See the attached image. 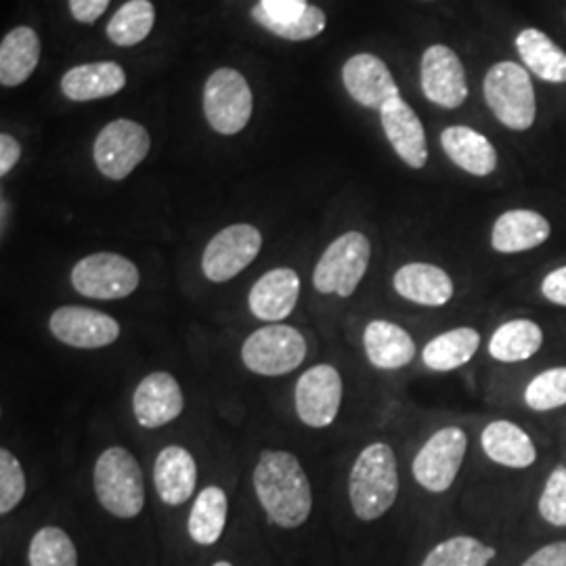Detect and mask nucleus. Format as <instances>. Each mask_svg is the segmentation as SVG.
Returning a JSON list of instances; mask_svg holds the SVG:
<instances>
[{
    "label": "nucleus",
    "instance_id": "obj_1",
    "mask_svg": "<svg viewBox=\"0 0 566 566\" xmlns=\"http://www.w3.org/2000/svg\"><path fill=\"white\" fill-rule=\"evenodd\" d=\"M252 486L273 525L298 528L308 521L313 512V489L301 460L292 451H261L252 470Z\"/></svg>",
    "mask_w": 566,
    "mask_h": 566
},
{
    "label": "nucleus",
    "instance_id": "obj_2",
    "mask_svg": "<svg viewBox=\"0 0 566 566\" xmlns=\"http://www.w3.org/2000/svg\"><path fill=\"white\" fill-rule=\"evenodd\" d=\"M399 497V465L392 447L385 441L369 443L350 465L348 500L355 516L364 523L382 518Z\"/></svg>",
    "mask_w": 566,
    "mask_h": 566
},
{
    "label": "nucleus",
    "instance_id": "obj_3",
    "mask_svg": "<svg viewBox=\"0 0 566 566\" xmlns=\"http://www.w3.org/2000/svg\"><path fill=\"white\" fill-rule=\"evenodd\" d=\"M93 489L103 510L128 521L145 507V479L137 458L126 447L103 449L93 468Z\"/></svg>",
    "mask_w": 566,
    "mask_h": 566
},
{
    "label": "nucleus",
    "instance_id": "obj_4",
    "mask_svg": "<svg viewBox=\"0 0 566 566\" xmlns=\"http://www.w3.org/2000/svg\"><path fill=\"white\" fill-rule=\"evenodd\" d=\"M308 355L303 332L294 325L269 324L254 329L240 348L248 371L263 378H277L296 371Z\"/></svg>",
    "mask_w": 566,
    "mask_h": 566
},
{
    "label": "nucleus",
    "instance_id": "obj_5",
    "mask_svg": "<svg viewBox=\"0 0 566 566\" xmlns=\"http://www.w3.org/2000/svg\"><path fill=\"white\" fill-rule=\"evenodd\" d=\"M371 261V242L361 231H348L325 248L313 271V285L324 296L348 298L364 282Z\"/></svg>",
    "mask_w": 566,
    "mask_h": 566
},
{
    "label": "nucleus",
    "instance_id": "obj_6",
    "mask_svg": "<svg viewBox=\"0 0 566 566\" xmlns=\"http://www.w3.org/2000/svg\"><path fill=\"white\" fill-rule=\"evenodd\" d=\"M485 99L493 116L512 130L523 133L535 124V88L525 67L514 61L495 63L486 72Z\"/></svg>",
    "mask_w": 566,
    "mask_h": 566
},
{
    "label": "nucleus",
    "instance_id": "obj_7",
    "mask_svg": "<svg viewBox=\"0 0 566 566\" xmlns=\"http://www.w3.org/2000/svg\"><path fill=\"white\" fill-rule=\"evenodd\" d=\"M72 287L88 301H122L137 292L139 266L116 252H95L74 264Z\"/></svg>",
    "mask_w": 566,
    "mask_h": 566
},
{
    "label": "nucleus",
    "instance_id": "obj_8",
    "mask_svg": "<svg viewBox=\"0 0 566 566\" xmlns=\"http://www.w3.org/2000/svg\"><path fill=\"white\" fill-rule=\"evenodd\" d=\"M465 451H468V434L464 428L460 426L439 428L424 446L420 447L418 455L413 458L411 472L416 483L430 493H446L453 486L460 474Z\"/></svg>",
    "mask_w": 566,
    "mask_h": 566
},
{
    "label": "nucleus",
    "instance_id": "obj_9",
    "mask_svg": "<svg viewBox=\"0 0 566 566\" xmlns=\"http://www.w3.org/2000/svg\"><path fill=\"white\" fill-rule=\"evenodd\" d=\"M203 114L219 135H238L252 116V91L233 67L217 70L203 86Z\"/></svg>",
    "mask_w": 566,
    "mask_h": 566
},
{
    "label": "nucleus",
    "instance_id": "obj_10",
    "mask_svg": "<svg viewBox=\"0 0 566 566\" xmlns=\"http://www.w3.org/2000/svg\"><path fill=\"white\" fill-rule=\"evenodd\" d=\"M344 382L338 367L317 364L301 374L294 386L296 416L304 426L322 430L334 424L343 407Z\"/></svg>",
    "mask_w": 566,
    "mask_h": 566
},
{
    "label": "nucleus",
    "instance_id": "obj_11",
    "mask_svg": "<svg viewBox=\"0 0 566 566\" xmlns=\"http://www.w3.org/2000/svg\"><path fill=\"white\" fill-rule=\"evenodd\" d=\"M263 248V235L254 224L224 227L203 250L202 271L208 282L224 283L238 277L256 261Z\"/></svg>",
    "mask_w": 566,
    "mask_h": 566
},
{
    "label": "nucleus",
    "instance_id": "obj_12",
    "mask_svg": "<svg viewBox=\"0 0 566 566\" xmlns=\"http://www.w3.org/2000/svg\"><path fill=\"white\" fill-rule=\"evenodd\" d=\"M151 147L149 133L133 120L109 122L93 147V158L103 177L124 181L147 158Z\"/></svg>",
    "mask_w": 566,
    "mask_h": 566
},
{
    "label": "nucleus",
    "instance_id": "obj_13",
    "mask_svg": "<svg viewBox=\"0 0 566 566\" xmlns=\"http://www.w3.org/2000/svg\"><path fill=\"white\" fill-rule=\"evenodd\" d=\"M49 332L57 343L81 350H97L120 338L116 317L78 304H63L49 317Z\"/></svg>",
    "mask_w": 566,
    "mask_h": 566
},
{
    "label": "nucleus",
    "instance_id": "obj_14",
    "mask_svg": "<svg viewBox=\"0 0 566 566\" xmlns=\"http://www.w3.org/2000/svg\"><path fill=\"white\" fill-rule=\"evenodd\" d=\"M185 409L179 380L168 371H151L143 378L133 395V416L145 430H158L175 422Z\"/></svg>",
    "mask_w": 566,
    "mask_h": 566
},
{
    "label": "nucleus",
    "instance_id": "obj_15",
    "mask_svg": "<svg viewBox=\"0 0 566 566\" xmlns=\"http://www.w3.org/2000/svg\"><path fill=\"white\" fill-rule=\"evenodd\" d=\"M422 91L428 102L455 109L468 99V82L462 61L453 49L434 44L422 57Z\"/></svg>",
    "mask_w": 566,
    "mask_h": 566
},
{
    "label": "nucleus",
    "instance_id": "obj_16",
    "mask_svg": "<svg viewBox=\"0 0 566 566\" xmlns=\"http://www.w3.org/2000/svg\"><path fill=\"white\" fill-rule=\"evenodd\" d=\"M301 298V277L290 266H277L261 275L248 292V308L259 322L280 324Z\"/></svg>",
    "mask_w": 566,
    "mask_h": 566
},
{
    "label": "nucleus",
    "instance_id": "obj_17",
    "mask_svg": "<svg viewBox=\"0 0 566 566\" xmlns=\"http://www.w3.org/2000/svg\"><path fill=\"white\" fill-rule=\"evenodd\" d=\"M343 81L348 95L369 109H385L399 99V86L385 61L369 53H359L344 63Z\"/></svg>",
    "mask_w": 566,
    "mask_h": 566
},
{
    "label": "nucleus",
    "instance_id": "obj_18",
    "mask_svg": "<svg viewBox=\"0 0 566 566\" xmlns=\"http://www.w3.org/2000/svg\"><path fill=\"white\" fill-rule=\"evenodd\" d=\"M154 486L166 506H182L198 486V462L182 446H166L154 460Z\"/></svg>",
    "mask_w": 566,
    "mask_h": 566
},
{
    "label": "nucleus",
    "instance_id": "obj_19",
    "mask_svg": "<svg viewBox=\"0 0 566 566\" xmlns=\"http://www.w3.org/2000/svg\"><path fill=\"white\" fill-rule=\"evenodd\" d=\"M380 116L386 139L392 145L397 156L413 170L424 168L428 163V145L424 126L418 114L399 97L388 103Z\"/></svg>",
    "mask_w": 566,
    "mask_h": 566
},
{
    "label": "nucleus",
    "instance_id": "obj_20",
    "mask_svg": "<svg viewBox=\"0 0 566 566\" xmlns=\"http://www.w3.org/2000/svg\"><path fill=\"white\" fill-rule=\"evenodd\" d=\"M395 292L420 306H446L455 294V285L446 269L430 263H407L392 275Z\"/></svg>",
    "mask_w": 566,
    "mask_h": 566
},
{
    "label": "nucleus",
    "instance_id": "obj_21",
    "mask_svg": "<svg viewBox=\"0 0 566 566\" xmlns=\"http://www.w3.org/2000/svg\"><path fill=\"white\" fill-rule=\"evenodd\" d=\"M364 348L367 361L385 371L407 367L418 355L411 334L388 319H374L365 325Z\"/></svg>",
    "mask_w": 566,
    "mask_h": 566
},
{
    "label": "nucleus",
    "instance_id": "obj_22",
    "mask_svg": "<svg viewBox=\"0 0 566 566\" xmlns=\"http://www.w3.org/2000/svg\"><path fill=\"white\" fill-rule=\"evenodd\" d=\"M552 227L544 214L535 210H507L491 231V245L500 254H521L526 250H535L547 242Z\"/></svg>",
    "mask_w": 566,
    "mask_h": 566
},
{
    "label": "nucleus",
    "instance_id": "obj_23",
    "mask_svg": "<svg viewBox=\"0 0 566 566\" xmlns=\"http://www.w3.org/2000/svg\"><path fill=\"white\" fill-rule=\"evenodd\" d=\"M126 86V74L122 65L114 61L84 63L70 70L63 81L61 91L72 102H95L120 93Z\"/></svg>",
    "mask_w": 566,
    "mask_h": 566
},
{
    "label": "nucleus",
    "instance_id": "obj_24",
    "mask_svg": "<svg viewBox=\"0 0 566 566\" xmlns=\"http://www.w3.org/2000/svg\"><path fill=\"white\" fill-rule=\"evenodd\" d=\"M481 447L486 458L506 468H531L537 462V447L525 430L510 420H495L485 426Z\"/></svg>",
    "mask_w": 566,
    "mask_h": 566
},
{
    "label": "nucleus",
    "instance_id": "obj_25",
    "mask_svg": "<svg viewBox=\"0 0 566 566\" xmlns=\"http://www.w3.org/2000/svg\"><path fill=\"white\" fill-rule=\"evenodd\" d=\"M447 158L468 175L489 177L497 168V151L485 135L468 126H449L441 133Z\"/></svg>",
    "mask_w": 566,
    "mask_h": 566
},
{
    "label": "nucleus",
    "instance_id": "obj_26",
    "mask_svg": "<svg viewBox=\"0 0 566 566\" xmlns=\"http://www.w3.org/2000/svg\"><path fill=\"white\" fill-rule=\"evenodd\" d=\"M41 61V39L39 34L20 25L11 30L0 44V84L20 86L28 81Z\"/></svg>",
    "mask_w": 566,
    "mask_h": 566
},
{
    "label": "nucleus",
    "instance_id": "obj_27",
    "mask_svg": "<svg viewBox=\"0 0 566 566\" xmlns=\"http://www.w3.org/2000/svg\"><path fill=\"white\" fill-rule=\"evenodd\" d=\"M481 346V334L474 327H453L434 336L422 350V361L432 371H453L470 364Z\"/></svg>",
    "mask_w": 566,
    "mask_h": 566
},
{
    "label": "nucleus",
    "instance_id": "obj_28",
    "mask_svg": "<svg viewBox=\"0 0 566 566\" xmlns=\"http://www.w3.org/2000/svg\"><path fill=\"white\" fill-rule=\"evenodd\" d=\"M542 346V325L531 319H512L493 332L489 340V355L500 364H521L537 355Z\"/></svg>",
    "mask_w": 566,
    "mask_h": 566
},
{
    "label": "nucleus",
    "instance_id": "obj_29",
    "mask_svg": "<svg viewBox=\"0 0 566 566\" xmlns=\"http://www.w3.org/2000/svg\"><path fill=\"white\" fill-rule=\"evenodd\" d=\"M229 514L227 493L219 485L202 489L187 518L189 537L200 546H214L223 537Z\"/></svg>",
    "mask_w": 566,
    "mask_h": 566
},
{
    "label": "nucleus",
    "instance_id": "obj_30",
    "mask_svg": "<svg viewBox=\"0 0 566 566\" xmlns=\"http://www.w3.org/2000/svg\"><path fill=\"white\" fill-rule=\"evenodd\" d=\"M516 49L521 60L537 78L552 84L566 82V53L542 30H523L516 39Z\"/></svg>",
    "mask_w": 566,
    "mask_h": 566
},
{
    "label": "nucleus",
    "instance_id": "obj_31",
    "mask_svg": "<svg viewBox=\"0 0 566 566\" xmlns=\"http://www.w3.org/2000/svg\"><path fill=\"white\" fill-rule=\"evenodd\" d=\"M154 21L156 9L149 0H128L107 23V36L116 46H135L149 36Z\"/></svg>",
    "mask_w": 566,
    "mask_h": 566
},
{
    "label": "nucleus",
    "instance_id": "obj_32",
    "mask_svg": "<svg viewBox=\"0 0 566 566\" xmlns=\"http://www.w3.org/2000/svg\"><path fill=\"white\" fill-rule=\"evenodd\" d=\"M495 547L470 535L449 537L426 554L422 566H486L495 558Z\"/></svg>",
    "mask_w": 566,
    "mask_h": 566
},
{
    "label": "nucleus",
    "instance_id": "obj_33",
    "mask_svg": "<svg viewBox=\"0 0 566 566\" xmlns=\"http://www.w3.org/2000/svg\"><path fill=\"white\" fill-rule=\"evenodd\" d=\"M30 566H78V552L72 537L60 526H42L28 549Z\"/></svg>",
    "mask_w": 566,
    "mask_h": 566
},
{
    "label": "nucleus",
    "instance_id": "obj_34",
    "mask_svg": "<svg viewBox=\"0 0 566 566\" xmlns=\"http://www.w3.org/2000/svg\"><path fill=\"white\" fill-rule=\"evenodd\" d=\"M252 18L266 28L271 34L285 39V41H311V39H317L325 30V13L319 7H313V4L306 7V11L301 18L292 21L273 20L256 4L252 9Z\"/></svg>",
    "mask_w": 566,
    "mask_h": 566
},
{
    "label": "nucleus",
    "instance_id": "obj_35",
    "mask_svg": "<svg viewBox=\"0 0 566 566\" xmlns=\"http://www.w3.org/2000/svg\"><path fill=\"white\" fill-rule=\"evenodd\" d=\"M525 403L533 411H552L566 405V367L537 374L525 388Z\"/></svg>",
    "mask_w": 566,
    "mask_h": 566
},
{
    "label": "nucleus",
    "instance_id": "obj_36",
    "mask_svg": "<svg viewBox=\"0 0 566 566\" xmlns=\"http://www.w3.org/2000/svg\"><path fill=\"white\" fill-rule=\"evenodd\" d=\"M25 472L20 460L9 451L0 449V514L7 516L20 506L25 497Z\"/></svg>",
    "mask_w": 566,
    "mask_h": 566
},
{
    "label": "nucleus",
    "instance_id": "obj_37",
    "mask_svg": "<svg viewBox=\"0 0 566 566\" xmlns=\"http://www.w3.org/2000/svg\"><path fill=\"white\" fill-rule=\"evenodd\" d=\"M537 507L547 525L566 526V465H558L547 476Z\"/></svg>",
    "mask_w": 566,
    "mask_h": 566
},
{
    "label": "nucleus",
    "instance_id": "obj_38",
    "mask_svg": "<svg viewBox=\"0 0 566 566\" xmlns=\"http://www.w3.org/2000/svg\"><path fill=\"white\" fill-rule=\"evenodd\" d=\"M259 7L273 20L292 21L303 15L308 2L306 0H259Z\"/></svg>",
    "mask_w": 566,
    "mask_h": 566
},
{
    "label": "nucleus",
    "instance_id": "obj_39",
    "mask_svg": "<svg viewBox=\"0 0 566 566\" xmlns=\"http://www.w3.org/2000/svg\"><path fill=\"white\" fill-rule=\"evenodd\" d=\"M521 566H566V542L539 547Z\"/></svg>",
    "mask_w": 566,
    "mask_h": 566
},
{
    "label": "nucleus",
    "instance_id": "obj_40",
    "mask_svg": "<svg viewBox=\"0 0 566 566\" xmlns=\"http://www.w3.org/2000/svg\"><path fill=\"white\" fill-rule=\"evenodd\" d=\"M542 294L549 303L566 306V266H558L547 273L542 282Z\"/></svg>",
    "mask_w": 566,
    "mask_h": 566
},
{
    "label": "nucleus",
    "instance_id": "obj_41",
    "mask_svg": "<svg viewBox=\"0 0 566 566\" xmlns=\"http://www.w3.org/2000/svg\"><path fill=\"white\" fill-rule=\"evenodd\" d=\"M109 0H70V9L74 20L82 23H93L99 20L103 13L107 11Z\"/></svg>",
    "mask_w": 566,
    "mask_h": 566
},
{
    "label": "nucleus",
    "instance_id": "obj_42",
    "mask_svg": "<svg viewBox=\"0 0 566 566\" xmlns=\"http://www.w3.org/2000/svg\"><path fill=\"white\" fill-rule=\"evenodd\" d=\"M21 145L15 142L11 135L2 133L0 135V175L7 177L15 164L20 163Z\"/></svg>",
    "mask_w": 566,
    "mask_h": 566
},
{
    "label": "nucleus",
    "instance_id": "obj_43",
    "mask_svg": "<svg viewBox=\"0 0 566 566\" xmlns=\"http://www.w3.org/2000/svg\"><path fill=\"white\" fill-rule=\"evenodd\" d=\"M212 566H233L231 563H227V560H219V563H214Z\"/></svg>",
    "mask_w": 566,
    "mask_h": 566
}]
</instances>
